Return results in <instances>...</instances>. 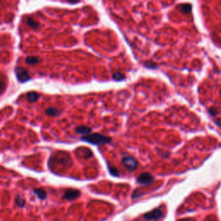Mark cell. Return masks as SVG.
<instances>
[{"label": "cell", "mask_w": 221, "mask_h": 221, "mask_svg": "<svg viewBox=\"0 0 221 221\" xmlns=\"http://www.w3.org/2000/svg\"><path fill=\"white\" fill-rule=\"evenodd\" d=\"M124 75L123 74H121V73H119V72H116L114 74H113V79H114L115 81H123L124 80Z\"/></svg>", "instance_id": "14"}, {"label": "cell", "mask_w": 221, "mask_h": 221, "mask_svg": "<svg viewBox=\"0 0 221 221\" xmlns=\"http://www.w3.org/2000/svg\"><path fill=\"white\" fill-rule=\"evenodd\" d=\"M209 113L212 115V116H216V115L218 114V112H217V110L215 108L212 107V108L209 109Z\"/></svg>", "instance_id": "17"}, {"label": "cell", "mask_w": 221, "mask_h": 221, "mask_svg": "<svg viewBox=\"0 0 221 221\" xmlns=\"http://www.w3.org/2000/svg\"><path fill=\"white\" fill-rule=\"evenodd\" d=\"M39 61H40V59L38 57H35V56H30V57L26 58V63L27 64H30V65L36 64Z\"/></svg>", "instance_id": "11"}, {"label": "cell", "mask_w": 221, "mask_h": 221, "mask_svg": "<svg viewBox=\"0 0 221 221\" xmlns=\"http://www.w3.org/2000/svg\"><path fill=\"white\" fill-rule=\"evenodd\" d=\"M81 139L82 141H85V142H87L89 143H92L93 145H100V144L109 143L112 142L111 137L100 135V134H90V135L82 137Z\"/></svg>", "instance_id": "1"}, {"label": "cell", "mask_w": 221, "mask_h": 221, "mask_svg": "<svg viewBox=\"0 0 221 221\" xmlns=\"http://www.w3.org/2000/svg\"><path fill=\"white\" fill-rule=\"evenodd\" d=\"M16 205H18V206H20V207H23V206L25 205L24 200V199H23L21 196L16 197Z\"/></svg>", "instance_id": "15"}, {"label": "cell", "mask_w": 221, "mask_h": 221, "mask_svg": "<svg viewBox=\"0 0 221 221\" xmlns=\"http://www.w3.org/2000/svg\"><path fill=\"white\" fill-rule=\"evenodd\" d=\"M80 195V192L78 190H74V189H69L67 191H66V193L63 195V198L67 200H72L76 198H78Z\"/></svg>", "instance_id": "6"}, {"label": "cell", "mask_w": 221, "mask_h": 221, "mask_svg": "<svg viewBox=\"0 0 221 221\" xmlns=\"http://www.w3.org/2000/svg\"><path fill=\"white\" fill-rule=\"evenodd\" d=\"M180 10L182 13H188L191 10V4H181L180 5Z\"/></svg>", "instance_id": "13"}, {"label": "cell", "mask_w": 221, "mask_h": 221, "mask_svg": "<svg viewBox=\"0 0 221 221\" xmlns=\"http://www.w3.org/2000/svg\"><path fill=\"white\" fill-rule=\"evenodd\" d=\"M45 112H46L47 115L52 116V117H56V116L60 114V111L58 110L57 108H55V107H49L45 111Z\"/></svg>", "instance_id": "8"}, {"label": "cell", "mask_w": 221, "mask_h": 221, "mask_svg": "<svg viewBox=\"0 0 221 221\" xmlns=\"http://www.w3.org/2000/svg\"><path fill=\"white\" fill-rule=\"evenodd\" d=\"M34 193L35 194V195L40 198L41 200H44L46 196H47V193L45 190H43L42 188H38V189H35L34 190Z\"/></svg>", "instance_id": "10"}, {"label": "cell", "mask_w": 221, "mask_h": 221, "mask_svg": "<svg viewBox=\"0 0 221 221\" xmlns=\"http://www.w3.org/2000/svg\"><path fill=\"white\" fill-rule=\"evenodd\" d=\"M182 221H192V220H184Z\"/></svg>", "instance_id": "18"}, {"label": "cell", "mask_w": 221, "mask_h": 221, "mask_svg": "<svg viewBox=\"0 0 221 221\" xmlns=\"http://www.w3.org/2000/svg\"><path fill=\"white\" fill-rule=\"evenodd\" d=\"M122 163L124 165V167L128 169V170H130V171H133V170H135L137 168V161L133 157V156H125V157H123V160H122Z\"/></svg>", "instance_id": "2"}, {"label": "cell", "mask_w": 221, "mask_h": 221, "mask_svg": "<svg viewBox=\"0 0 221 221\" xmlns=\"http://www.w3.org/2000/svg\"><path fill=\"white\" fill-rule=\"evenodd\" d=\"M91 128L87 127V126H79L75 129V132L78 134H81V135H86L91 133Z\"/></svg>", "instance_id": "7"}, {"label": "cell", "mask_w": 221, "mask_h": 221, "mask_svg": "<svg viewBox=\"0 0 221 221\" xmlns=\"http://www.w3.org/2000/svg\"><path fill=\"white\" fill-rule=\"evenodd\" d=\"M109 170H110V173H111L112 175H114V176H118V175L119 174V171H118L116 168H113V167L109 166Z\"/></svg>", "instance_id": "16"}, {"label": "cell", "mask_w": 221, "mask_h": 221, "mask_svg": "<svg viewBox=\"0 0 221 221\" xmlns=\"http://www.w3.org/2000/svg\"><path fill=\"white\" fill-rule=\"evenodd\" d=\"M27 99H28V101L29 102H30V103H34V102H35L37 99H38V94L36 93V92H29V93H27Z\"/></svg>", "instance_id": "9"}, {"label": "cell", "mask_w": 221, "mask_h": 221, "mask_svg": "<svg viewBox=\"0 0 221 221\" xmlns=\"http://www.w3.org/2000/svg\"><path fill=\"white\" fill-rule=\"evenodd\" d=\"M16 75L18 81L20 82H26L30 80V76L28 73V71L24 69L22 67H16Z\"/></svg>", "instance_id": "3"}, {"label": "cell", "mask_w": 221, "mask_h": 221, "mask_svg": "<svg viewBox=\"0 0 221 221\" xmlns=\"http://www.w3.org/2000/svg\"><path fill=\"white\" fill-rule=\"evenodd\" d=\"M162 217H163V213L159 208L155 209V210L146 213L144 215V218L146 220H157L161 219Z\"/></svg>", "instance_id": "5"}, {"label": "cell", "mask_w": 221, "mask_h": 221, "mask_svg": "<svg viewBox=\"0 0 221 221\" xmlns=\"http://www.w3.org/2000/svg\"><path fill=\"white\" fill-rule=\"evenodd\" d=\"M27 24L29 26H30L33 29H37L39 27V24L33 18H28V21H27Z\"/></svg>", "instance_id": "12"}, {"label": "cell", "mask_w": 221, "mask_h": 221, "mask_svg": "<svg viewBox=\"0 0 221 221\" xmlns=\"http://www.w3.org/2000/svg\"><path fill=\"white\" fill-rule=\"evenodd\" d=\"M153 180L154 177L149 173H143L137 178V182L141 185H149Z\"/></svg>", "instance_id": "4"}]
</instances>
